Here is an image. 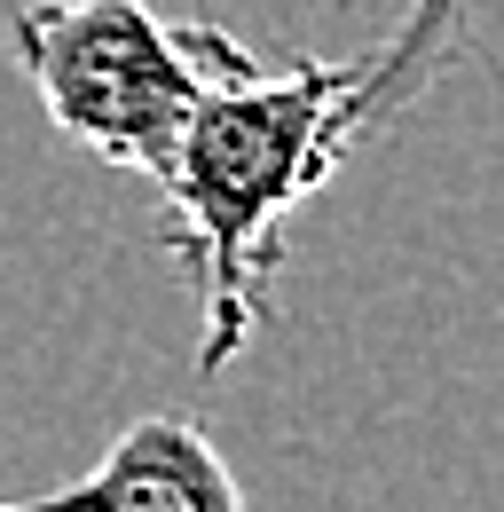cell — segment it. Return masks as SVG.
<instances>
[{"label": "cell", "mask_w": 504, "mask_h": 512, "mask_svg": "<svg viewBox=\"0 0 504 512\" xmlns=\"http://www.w3.org/2000/svg\"><path fill=\"white\" fill-rule=\"evenodd\" d=\"M189 48L197 95L150 190L166 205V253L197 292V371L221 379L276 316L284 213L347 158L339 103L355 87V64L292 56L268 71L221 24H189Z\"/></svg>", "instance_id": "cell-1"}, {"label": "cell", "mask_w": 504, "mask_h": 512, "mask_svg": "<svg viewBox=\"0 0 504 512\" xmlns=\"http://www.w3.org/2000/svg\"><path fill=\"white\" fill-rule=\"evenodd\" d=\"M8 56L56 134L158 182L197 95L189 24H166L150 0H24L8 16Z\"/></svg>", "instance_id": "cell-2"}, {"label": "cell", "mask_w": 504, "mask_h": 512, "mask_svg": "<svg viewBox=\"0 0 504 512\" xmlns=\"http://www.w3.org/2000/svg\"><path fill=\"white\" fill-rule=\"evenodd\" d=\"M0 512H245V489L189 410H150L119 426V442L79 481L40 497H0Z\"/></svg>", "instance_id": "cell-3"}, {"label": "cell", "mask_w": 504, "mask_h": 512, "mask_svg": "<svg viewBox=\"0 0 504 512\" xmlns=\"http://www.w3.org/2000/svg\"><path fill=\"white\" fill-rule=\"evenodd\" d=\"M473 16H481V0H402L394 32L378 40L371 56H355V87H347V103H339V142L363 150V142L386 134L426 87H441V71L457 64Z\"/></svg>", "instance_id": "cell-4"}]
</instances>
